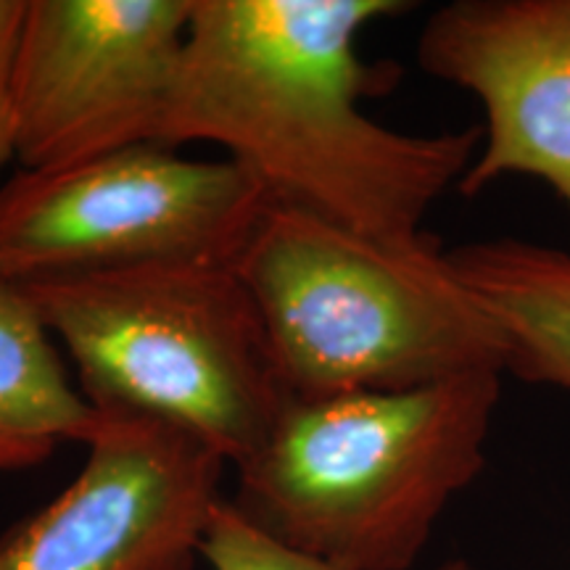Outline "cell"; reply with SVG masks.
I'll use <instances>...</instances> for the list:
<instances>
[{
  "label": "cell",
  "mask_w": 570,
  "mask_h": 570,
  "mask_svg": "<svg viewBox=\"0 0 570 570\" xmlns=\"http://www.w3.org/2000/svg\"><path fill=\"white\" fill-rule=\"evenodd\" d=\"M202 560H206L212 570H336L259 533L233 510L227 499L214 510L202 544ZM436 570L475 568L465 560H452Z\"/></svg>",
  "instance_id": "8fae6325"
},
{
  "label": "cell",
  "mask_w": 570,
  "mask_h": 570,
  "mask_svg": "<svg viewBox=\"0 0 570 570\" xmlns=\"http://www.w3.org/2000/svg\"><path fill=\"white\" fill-rule=\"evenodd\" d=\"M92 407L125 410L244 462L285 404L233 262L188 259L21 285Z\"/></svg>",
  "instance_id": "277c9868"
},
{
  "label": "cell",
  "mask_w": 570,
  "mask_h": 570,
  "mask_svg": "<svg viewBox=\"0 0 570 570\" xmlns=\"http://www.w3.org/2000/svg\"><path fill=\"white\" fill-rule=\"evenodd\" d=\"M196 0H27L17 53L19 169L159 142Z\"/></svg>",
  "instance_id": "8992f818"
},
{
  "label": "cell",
  "mask_w": 570,
  "mask_h": 570,
  "mask_svg": "<svg viewBox=\"0 0 570 570\" xmlns=\"http://www.w3.org/2000/svg\"><path fill=\"white\" fill-rule=\"evenodd\" d=\"M417 63L487 119L458 194L525 175L570 212V0H452L425 19Z\"/></svg>",
  "instance_id": "ba28073f"
},
{
  "label": "cell",
  "mask_w": 570,
  "mask_h": 570,
  "mask_svg": "<svg viewBox=\"0 0 570 570\" xmlns=\"http://www.w3.org/2000/svg\"><path fill=\"white\" fill-rule=\"evenodd\" d=\"M27 0H0V183L19 164L17 154V53Z\"/></svg>",
  "instance_id": "7c38bea8"
},
{
  "label": "cell",
  "mask_w": 570,
  "mask_h": 570,
  "mask_svg": "<svg viewBox=\"0 0 570 570\" xmlns=\"http://www.w3.org/2000/svg\"><path fill=\"white\" fill-rule=\"evenodd\" d=\"M269 196L233 159L138 142L0 183V283L109 273L151 262H233Z\"/></svg>",
  "instance_id": "5b68a950"
},
{
  "label": "cell",
  "mask_w": 570,
  "mask_h": 570,
  "mask_svg": "<svg viewBox=\"0 0 570 570\" xmlns=\"http://www.w3.org/2000/svg\"><path fill=\"white\" fill-rule=\"evenodd\" d=\"M96 407L67 373L59 344L30 296L0 283V475L42 465L82 444Z\"/></svg>",
  "instance_id": "30bf717a"
},
{
  "label": "cell",
  "mask_w": 570,
  "mask_h": 570,
  "mask_svg": "<svg viewBox=\"0 0 570 570\" xmlns=\"http://www.w3.org/2000/svg\"><path fill=\"white\" fill-rule=\"evenodd\" d=\"M75 481L0 537V570H194L227 462L202 441L96 407Z\"/></svg>",
  "instance_id": "52a82bcc"
},
{
  "label": "cell",
  "mask_w": 570,
  "mask_h": 570,
  "mask_svg": "<svg viewBox=\"0 0 570 570\" xmlns=\"http://www.w3.org/2000/svg\"><path fill=\"white\" fill-rule=\"evenodd\" d=\"M508 341L504 373L570 394V254L520 238L446 248Z\"/></svg>",
  "instance_id": "9c48e42d"
},
{
  "label": "cell",
  "mask_w": 570,
  "mask_h": 570,
  "mask_svg": "<svg viewBox=\"0 0 570 570\" xmlns=\"http://www.w3.org/2000/svg\"><path fill=\"white\" fill-rule=\"evenodd\" d=\"M285 394L399 391L508 365V341L433 235L391 244L267 204L233 259Z\"/></svg>",
  "instance_id": "3957f363"
},
{
  "label": "cell",
  "mask_w": 570,
  "mask_h": 570,
  "mask_svg": "<svg viewBox=\"0 0 570 570\" xmlns=\"http://www.w3.org/2000/svg\"><path fill=\"white\" fill-rule=\"evenodd\" d=\"M502 375L288 396L235 465L227 502L277 544L336 570H410L452 497L487 465Z\"/></svg>",
  "instance_id": "7a4b0ae2"
},
{
  "label": "cell",
  "mask_w": 570,
  "mask_h": 570,
  "mask_svg": "<svg viewBox=\"0 0 570 570\" xmlns=\"http://www.w3.org/2000/svg\"><path fill=\"white\" fill-rule=\"evenodd\" d=\"M404 0H196L159 142H209L273 204L367 238L425 235L428 212L479 156L481 127L412 135L362 109L391 75L362 61Z\"/></svg>",
  "instance_id": "6da1fadb"
}]
</instances>
